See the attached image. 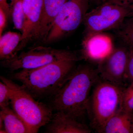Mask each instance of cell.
<instances>
[{"instance_id":"6da1fadb","label":"cell","mask_w":133,"mask_h":133,"mask_svg":"<svg viewBox=\"0 0 133 133\" xmlns=\"http://www.w3.org/2000/svg\"><path fill=\"white\" fill-rule=\"evenodd\" d=\"M98 68L80 65L52 97V109L62 111L83 122L94 85L99 78Z\"/></svg>"},{"instance_id":"7a4b0ae2","label":"cell","mask_w":133,"mask_h":133,"mask_svg":"<svg viewBox=\"0 0 133 133\" xmlns=\"http://www.w3.org/2000/svg\"><path fill=\"white\" fill-rule=\"evenodd\" d=\"M77 59H62L37 69L21 70L12 73L11 78L33 98L52 97L64 84L76 69Z\"/></svg>"},{"instance_id":"3957f363","label":"cell","mask_w":133,"mask_h":133,"mask_svg":"<svg viewBox=\"0 0 133 133\" xmlns=\"http://www.w3.org/2000/svg\"><path fill=\"white\" fill-rule=\"evenodd\" d=\"M124 86L99 78L93 87L87 108L91 129L101 133L109 119L121 108Z\"/></svg>"},{"instance_id":"277c9868","label":"cell","mask_w":133,"mask_h":133,"mask_svg":"<svg viewBox=\"0 0 133 133\" xmlns=\"http://www.w3.org/2000/svg\"><path fill=\"white\" fill-rule=\"evenodd\" d=\"M1 79L11 89L12 109L24 121L30 133L37 132L39 129L50 122L53 115L52 108L36 101L22 85L11 79L3 76H1Z\"/></svg>"},{"instance_id":"5b68a950","label":"cell","mask_w":133,"mask_h":133,"mask_svg":"<svg viewBox=\"0 0 133 133\" xmlns=\"http://www.w3.org/2000/svg\"><path fill=\"white\" fill-rule=\"evenodd\" d=\"M133 16V6L105 2L85 15L84 37L118 29L127 18Z\"/></svg>"},{"instance_id":"8992f818","label":"cell","mask_w":133,"mask_h":133,"mask_svg":"<svg viewBox=\"0 0 133 133\" xmlns=\"http://www.w3.org/2000/svg\"><path fill=\"white\" fill-rule=\"evenodd\" d=\"M80 59L75 52L50 47L38 46L22 51L15 57L1 61L2 66L10 71L37 69L62 59Z\"/></svg>"},{"instance_id":"52a82bcc","label":"cell","mask_w":133,"mask_h":133,"mask_svg":"<svg viewBox=\"0 0 133 133\" xmlns=\"http://www.w3.org/2000/svg\"><path fill=\"white\" fill-rule=\"evenodd\" d=\"M89 0H67L55 17L44 43L57 41L77 28L87 12Z\"/></svg>"},{"instance_id":"ba28073f","label":"cell","mask_w":133,"mask_h":133,"mask_svg":"<svg viewBox=\"0 0 133 133\" xmlns=\"http://www.w3.org/2000/svg\"><path fill=\"white\" fill-rule=\"evenodd\" d=\"M128 49L126 45L113 49L98 62L97 68L101 78L124 86Z\"/></svg>"},{"instance_id":"9c48e42d","label":"cell","mask_w":133,"mask_h":133,"mask_svg":"<svg viewBox=\"0 0 133 133\" xmlns=\"http://www.w3.org/2000/svg\"><path fill=\"white\" fill-rule=\"evenodd\" d=\"M43 0H23L24 23L22 40L17 50H22L29 43L37 40L42 14Z\"/></svg>"},{"instance_id":"30bf717a","label":"cell","mask_w":133,"mask_h":133,"mask_svg":"<svg viewBox=\"0 0 133 133\" xmlns=\"http://www.w3.org/2000/svg\"><path fill=\"white\" fill-rule=\"evenodd\" d=\"M82 46L85 57L98 62L113 49L111 38L103 33L84 37Z\"/></svg>"},{"instance_id":"8fae6325","label":"cell","mask_w":133,"mask_h":133,"mask_svg":"<svg viewBox=\"0 0 133 133\" xmlns=\"http://www.w3.org/2000/svg\"><path fill=\"white\" fill-rule=\"evenodd\" d=\"M45 132L90 133L92 130L84 123L62 111L56 112L47 125Z\"/></svg>"},{"instance_id":"7c38bea8","label":"cell","mask_w":133,"mask_h":133,"mask_svg":"<svg viewBox=\"0 0 133 133\" xmlns=\"http://www.w3.org/2000/svg\"><path fill=\"white\" fill-rule=\"evenodd\" d=\"M67 0H43L42 19L37 41L44 42L55 17Z\"/></svg>"},{"instance_id":"4fadbf2b","label":"cell","mask_w":133,"mask_h":133,"mask_svg":"<svg viewBox=\"0 0 133 133\" xmlns=\"http://www.w3.org/2000/svg\"><path fill=\"white\" fill-rule=\"evenodd\" d=\"M101 133H133V112L121 108L105 124Z\"/></svg>"},{"instance_id":"5bb4252c","label":"cell","mask_w":133,"mask_h":133,"mask_svg":"<svg viewBox=\"0 0 133 133\" xmlns=\"http://www.w3.org/2000/svg\"><path fill=\"white\" fill-rule=\"evenodd\" d=\"M0 118L7 133H30L24 121L9 107L1 108Z\"/></svg>"},{"instance_id":"9a60e30c","label":"cell","mask_w":133,"mask_h":133,"mask_svg":"<svg viewBox=\"0 0 133 133\" xmlns=\"http://www.w3.org/2000/svg\"><path fill=\"white\" fill-rule=\"evenodd\" d=\"M22 37V34L12 31H8L0 36L1 61L10 59L17 55V50Z\"/></svg>"},{"instance_id":"2e32d148","label":"cell","mask_w":133,"mask_h":133,"mask_svg":"<svg viewBox=\"0 0 133 133\" xmlns=\"http://www.w3.org/2000/svg\"><path fill=\"white\" fill-rule=\"evenodd\" d=\"M117 34L126 46L133 48V16L125 20L118 29Z\"/></svg>"},{"instance_id":"e0dca14e","label":"cell","mask_w":133,"mask_h":133,"mask_svg":"<svg viewBox=\"0 0 133 133\" xmlns=\"http://www.w3.org/2000/svg\"><path fill=\"white\" fill-rule=\"evenodd\" d=\"M23 0H15L12 7V18L15 28L22 32L24 23Z\"/></svg>"},{"instance_id":"ac0fdd59","label":"cell","mask_w":133,"mask_h":133,"mask_svg":"<svg viewBox=\"0 0 133 133\" xmlns=\"http://www.w3.org/2000/svg\"><path fill=\"white\" fill-rule=\"evenodd\" d=\"M121 108L127 111L133 112V83L124 89L122 98Z\"/></svg>"},{"instance_id":"d6986e66","label":"cell","mask_w":133,"mask_h":133,"mask_svg":"<svg viewBox=\"0 0 133 133\" xmlns=\"http://www.w3.org/2000/svg\"><path fill=\"white\" fill-rule=\"evenodd\" d=\"M11 90L10 88L2 81L0 82V107L9 106L10 102Z\"/></svg>"},{"instance_id":"ffe728a7","label":"cell","mask_w":133,"mask_h":133,"mask_svg":"<svg viewBox=\"0 0 133 133\" xmlns=\"http://www.w3.org/2000/svg\"><path fill=\"white\" fill-rule=\"evenodd\" d=\"M128 49L125 82H128L130 84L133 83V48L128 47Z\"/></svg>"},{"instance_id":"44dd1931","label":"cell","mask_w":133,"mask_h":133,"mask_svg":"<svg viewBox=\"0 0 133 133\" xmlns=\"http://www.w3.org/2000/svg\"><path fill=\"white\" fill-rule=\"evenodd\" d=\"M15 0H0V8L6 13L8 18L12 17V7Z\"/></svg>"},{"instance_id":"7402d4cb","label":"cell","mask_w":133,"mask_h":133,"mask_svg":"<svg viewBox=\"0 0 133 133\" xmlns=\"http://www.w3.org/2000/svg\"><path fill=\"white\" fill-rule=\"evenodd\" d=\"M8 19L6 13L0 8V36L2 35L3 32L6 28Z\"/></svg>"},{"instance_id":"603a6c76","label":"cell","mask_w":133,"mask_h":133,"mask_svg":"<svg viewBox=\"0 0 133 133\" xmlns=\"http://www.w3.org/2000/svg\"><path fill=\"white\" fill-rule=\"evenodd\" d=\"M107 1L118 5L133 6V0H107Z\"/></svg>"},{"instance_id":"cb8c5ba5","label":"cell","mask_w":133,"mask_h":133,"mask_svg":"<svg viewBox=\"0 0 133 133\" xmlns=\"http://www.w3.org/2000/svg\"><path fill=\"white\" fill-rule=\"evenodd\" d=\"M107 1V0H89V2L90 3H92L97 6Z\"/></svg>"}]
</instances>
